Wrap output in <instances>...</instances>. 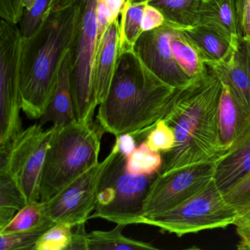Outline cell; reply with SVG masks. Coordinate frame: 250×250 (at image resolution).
<instances>
[{
    "mask_svg": "<svg viewBox=\"0 0 250 250\" xmlns=\"http://www.w3.org/2000/svg\"><path fill=\"white\" fill-rule=\"evenodd\" d=\"M27 205L12 177L5 171H0V229L12 220L16 212Z\"/></svg>",
    "mask_w": 250,
    "mask_h": 250,
    "instance_id": "24",
    "label": "cell"
},
{
    "mask_svg": "<svg viewBox=\"0 0 250 250\" xmlns=\"http://www.w3.org/2000/svg\"><path fill=\"white\" fill-rule=\"evenodd\" d=\"M146 143L153 151L166 153L175 145V134L165 121H161L147 134Z\"/></svg>",
    "mask_w": 250,
    "mask_h": 250,
    "instance_id": "29",
    "label": "cell"
},
{
    "mask_svg": "<svg viewBox=\"0 0 250 250\" xmlns=\"http://www.w3.org/2000/svg\"><path fill=\"white\" fill-rule=\"evenodd\" d=\"M146 2L131 4L125 1L120 19V40L118 55L134 50V46L143 30Z\"/></svg>",
    "mask_w": 250,
    "mask_h": 250,
    "instance_id": "22",
    "label": "cell"
},
{
    "mask_svg": "<svg viewBox=\"0 0 250 250\" xmlns=\"http://www.w3.org/2000/svg\"><path fill=\"white\" fill-rule=\"evenodd\" d=\"M36 0H0V17L11 24H18L23 14L28 11Z\"/></svg>",
    "mask_w": 250,
    "mask_h": 250,
    "instance_id": "31",
    "label": "cell"
},
{
    "mask_svg": "<svg viewBox=\"0 0 250 250\" xmlns=\"http://www.w3.org/2000/svg\"><path fill=\"white\" fill-rule=\"evenodd\" d=\"M249 41H250V38H249Z\"/></svg>",
    "mask_w": 250,
    "mask_h": 250,
    "instance_id": "38",
    "label": "cell"
},
{
    "mask_svg": "<svg viewBox=\"0 0 250 250\" xmlns=\"http://www.w3.org/2000/svg\"><path fill=\"white\" fill-rule=\"evenodd\" d=\"M69 52L61 63L53 96L39 119L42 125L51 122L55 126H62L78 121L70 80Z\"/></svg>",
    "mask_w": 250,
    "mask_h": 250,
    "instance_id": "17",
    "label": "cell"
},
{
    "mask_svg": "<svg viewBox=\"0 0 250 250\" xmlns=\"http://www.w3.org/2000/svg\"><path fill=\"white\" fill-rule=\"evenodd\" d=\"M53 132V125L43 129L40 124H33L0 152V171L12 177L27 204L40 201L42 172Z\"/></svg>",
    "mask_w": 250,
    "mask_h": 250,
    "instance_id": "9",
    "label": "cell"
},
{
    "mask_svg": "<svg viewBox=\"0 0 250 250\" xmlns=\"http://www.w3.org/2000/svg\"><path fill=\"white\" fill-rule=\"evenodd\" d=\"M119 150L123 154L128 156L137 148V143L134 137L130 134H123L116 137Z\"/></svg>",
    "mask_w": 250,
    "mask_h": 250,
    "instance_id": "36",
    "label": "cell"
},
{
    "mask_svg": "<svg viewBox=\"0 0 250 250\" xmlns=\"http://www.w3.org/2000/svg\"><path fill=\"white\" fill-rule=\"evenodd\" d=\"M181 30L208 66L226 61L239 42H233L219 30L203 24H196Z\"/></svg>",
    "mask_w": 250,
    "mask_h": 250,
    "instance_id": "16",
    "label": "cell"
},
{
    "mask_svg": "<svg viewBox=\"0 0 250 250\" xmlns=\"http://www.w3.org/2000/svg\"><path fill=\"white\" fill-rule=\"evenodd\" d=\"M162 165L163 158L160 153L150 150L146 141H143L127 156L125 167L134 175H150L159 173Z\"/></svg>",
    "mask_w": 250,
    "mask_h": 250,
    "instance_id": "26",
    "label": "cell"
},
{
    "mask_svg": "<svg viewBox=\"0 0 250 250\" xmlns=\"http://www.w3.org/2000/svg\"><path fill=\"white\" fill-rule=\"evenodd\" d=\"M197 24L213 27L233 42L241 39L233 0H200Z\"/></svg>",
    "mask_w": 250,
    "mask_h": 250,
    "instance_id": "18",
    "label": "cell"
},
{
    "mask_svg": "<svg viewBox=\"0 0 250 250\" xmlns=\"http://www.w3.org/2000/svg\"><path fill=\"white\" fill-rule=\"evenodd\" d=\"M84 1L49 0L37 30L23 39L21 109L30 119H40L53 96L61 63L80 30Z\"/></svg>",
    "mask_w": 250,
    "mask_h": 250,
    "instance_id": "1",
    "label": "cell"
},
{
    "mask_svg": "<svg viewBox=\"0 0 250 250\" xmlns=\"http://www.w3.org/2000/svg\"><path fill=\"white\" fill-rule=\"evenodd\" d=\"M120 17L106 29L96 49L93 66V93L99 106L109 94L118 58L120 40Z\"/></svg>",
    "mask_w": 250,
    "mask_h": 250,
    "instance_id": "15",
    "label": "cell"
},
{
    "mask_svg": "<svg viewBox=\"0 0 250 250\" xmlns=\"http://www.w3.org/2000/svg\"><path fill=\"white\" fill-rule=\"evenodd\" d=\"M49 0H36L33 6L23 14L20 30L23 39H27L36 32L42 21Z\"/></svg>",
    "mask_w": 250,
    "mask_h": 250,
    "instance_id": "30",
    "label": "cell"
},
{
    "mask_svg": "<svg viewBox=\"0 0 250 250\" xmlns=\"http://www.w3.org/2000/svg\"><path fill=\"white\" fill-rule=\"evenodd\" d=\"M165 20L163 14L157 9L150 5L148 2L146 3L145 8L144 20H143V30L144 32L149 31L161 27L165 24Z\"/></svg>",
    "mask_w": 250,
    "mask_h": 250,
    "instance_id": "34",
    "label": "cell"
},
{
    "mask_svg": "<svg viewBox=\"0 0 250 250\" xmlns=\"http://www.w3.org/2000/svg\"><path fill=\"white\" fill-rule=\"evenodd\" d=\"M52 220L46 213L45 203L39 201L29 203L19 210L12 220L2 229L0 233H12L33 229Z\"/></svg>",
    "mask_w": 250,
    "mask_h": 250,
    "instance_id": "25",
    "label": "cell"
},
{
    "mask_svg": "<svg viewBox=\"0 0 250 250\" xmlns=\"http://www.w3.org/2000/svg\"><path fill=\"white\" fill-rule=\"evenodd\" d=\"M236 13L239 36L249 39L250 36V0H233Z\"/></svg>",
    "mask_w": 250,
    "mask_h": 250,
    "instance_id": "33",
    "label": "cell"
},
{
    "mask_svg": "<svg viewBox=\"0 0 250 250\" xmlns=\"http://www.w3.org/2000/svg\"><path fill=\"white\" fill-rule=\"evenodd\" d=\"M23 38L17 24L0 21V152L23 130L21 76Z\"/></svg>",
    "mask_w": 250,
    "mask_h": 250,
    "instance_id": "7",
    "label": "cell"
},
{
    "mask_svg": "<svg viewBox=\"0 0 250 250\" xmlns=\"http://www.w3.org/2000/svg\"><path fill=\"white\" fill-rule=\"evenodd\" d=\"M57 224L50 220L33 229L12 233H0V250H33L39 238Z\"/></svg>",
    "mask_w": 250,
    "mask_h": 250,
    "instance_id": "27",
    "label": "cell"
},
{
    "mask_svg": "<svg viewBox=\"0 0 250 250\" xmlns=\"http://www.w3.org/2000/svg\"><path fill=\"white\" fill-rule=\"evenodd\" d=\"M222 86L208 67L206 74L177 89L162 120L173 131L175 145L163 153L160 173L197 164L215 163L225 156L217 128Z\"/></svg>",
    "mask_w": 250,
    "mask_h": 250,
    "instance_id": "3",
    "label": "cell"
},
{
    "mask_svg": "<svg viewBox=\"0 0 250 250\" xmlns=\"http://www.w3.org/2000/svg\"><path fill=\"white\" fill-rule=\"evenodd\" d=\"M174 24L165 21L161 27L144 32L134 46V51L145 65L161 80L174 88L186 87L193 80L177 63L170 45Z\"/></svg>",
    "mask_w": 250,
    "mask_h": 250,
    "instance_id": "12",
    "label": "cell"
},
{
    "mask_svg": "<svg viewBox=\"0 0 250 250\" xmlns=\"http://www.w3.org/2000/svg\"><path fill=\"white\" fill-rule=\"evenodd\" d=\"M200 0H149L148 3L157 8L165 20L179 28H188L198 21Z\"/></svg>",
    "mask_w": 250,
    "mask_h": 250,
    "instance_id": "23",
    "label": "cell"
},
{
    "mask_svg": "<svg viewBox=\"0 0 250 250\" xmlns=\"http://www.w3.org/2000/svg\"><path fill=\"white\" fill-rule=\"evenodd\" d=\"M119 151L115 140L107 157L83 172L61 192L45 203L48 216L56 223L75 226L90 219L97 203L104 174Z\"/></svg>",
    "mask_w": 250,
    "mask_h": 250,
    "instance_id": "10",
    "label": "cell"
},
{
    "mask_svg": "<svg viewBox=\"0 0 250 250\" xmlns=\"http://www.w3.org/2000/svg\"><path fill=\"white\" fill-rule=\"evenodd\" d=\"M126 225H117L110 230H94L86 235V250H158L150 243L125 236L123 229Z\"/></svg>",
    "mask_w": 250,
    "mask_h": 250,
    "instance_id": "21",
    "label": "cell"
},
{
    "mask_svg": "<svg viewBox=\"0 0 250 250\" xmlns=\"http://www.w3.org/2000/svg\"><path fill=\"white\" fill-rule=\"evenodd\" d=\"M84 224L75 225L73 228V238L71 250H86V235L87 232L84 228Z\"/></svg>",
    "mask_w": 250,
    "mask_h": 250,
    "instance_id": "35",
    "label": "cell"
},
{
    "mask_svg": "<svg viewBox=\"0 0 250 250\" xmlns=\"http://www.w3.org/2000/svg\"><path fill=\"white\" fill-rule=\"evenodd\" d=\"M176 90L156 77L135 51L119 54L96 124L104 132L115 137L130 134L140 144L164 119Z\"/></svg>",
    "mask_w": 250,
    "mask_h": 250,
    "instance_id": "2",
    "label": "cell"
},
{
    "mask_svg": "<svg viewBox=\"0 0 250 250\" xmlns=\"http://www.w3.org/2000/svg\"><path fill=\"white\" fill-rule=\"evenodd\" d=\"M54 126L42 172L40 201L46 203L99 163L104 131L97 124L76 121Z\"/></svg>",
    "mask_w": 250,
    "mask_h": 250,
    "instance_id": "4",
    "label": "cell"
},
{
    "mask_svg": "<svg viewBox=\"0 0 250 250\" xmlns=\"http://www.w3.org/2000/svg\"><path fill=\"white\" fill-rule=\"evenodd\" d=\"M126 157L119 150L104 174L95 212L90 219L101 218L117 225L143 224L145 198L158 173H130L125 167Z\"/></svg>",
    "mask_w": 250,
    "mask_h": 250,
    "instance_id": "5",
    "label": "cell"
},
{
    "mask_svg": "<svg viewBox=\"0 0 250 250\" xmlns=\"http://www.w3.org/2000/svg\"><path fill=\"white\" fill-rule=\"evenodd\" d=\"M238 210L225 198L214 178L206 187L165 213L146 218L143 225H152L177 236L232 225Z\"/></svg>",
    "mask_w": 250,
    "mask_h": 250,
    "instance_id": "6",
    "label": "cell"
},
{
    "mask_svg": "<svg viewBox=\"0 0 250 250\" xmlns=\"http://www.w3.org/2000/svg\"><path fill=\"white\" fill-rule=\"evenodd\" d=\"M98 1L84 0L81 24L70 51V80L77 121L92 125L97 104L93 93V74L99 43Z\"/></svg>",
    "mask_w": 250,
    "mask_h": 250,
    "instance_id": "8",
    "label": "cell"
},
{
    "mask_svg": "<svg viewBox=\"0 0 250 250\" xmlns=\"http://www.w3.org/2000/svg\"><path fill=\"white\" fill-rule=\"evenodd\" d=\"M239 237L237 248L240 250H250V202L238 210L233 224Z\"/></svg>",
    "mask_w": 250,
    "mask_h": 250,
    "instance_id": "32",
    "label": "cell"
},
{
    "mask_svg": "<svg viewBox=\"0 0 250 250\" xmlns=\"http://www.w3.org/2000/svg\"><path fill=\"white\" fill-rule=\"evenodd\" d=\"M182 29L174 26L170 37L171 49L177 63L191 80L207 73L208 66L203 62L194 45L184 36Z\"/></svg>",
    "mask_w": 250,
    "mask_h": 250,
    "instance_id": "20",
    "label": "cell"
},
{
    "mask_svg": "<svg viewBox=\"0 0 250 250\" xmlns=\"http://www.w3.org/2000/svg\"><path fill=\"white\" fill-rule=\"evenodd\" d=\"M74 226L57 223L42 235L33 250H70Z\"/></svg>",
    "mask_w": 250,
    "mask_h": 250,
    "instance_id": "28",
    "label": "cell"
},
{
    "mask_svg": "<svg viewBox=\"0 0 250 250\" xmlns=\"http://www.w3.org/2000/svg\"><path fill=\"white\" fill-rule=\"evenodd\" d=\"M222 84L217 128L221 147L226 156L250 140V112L227 84Z\"/></svg>",
    "mask_w": 250,
    "mask_h": 250,
    "instance_id": "13",
    "label": "cell"
},
{
    "mask_svg": "<svg viewBox=\"0 0 250 250\" xmlns=\"http://www.w3.org/2000/svg\"><path fill=\"white\" fill-rule=\"evenodd\" d=\"M250 112V43L240 39L230 56L221 63L208 66Z\"/></svg>",
    "mask_w": 250,
    "mask_h": 250,
    "instance_id": "14",
    "label": "cell"
},
{
    "mask_svg": "<svg viewBox=\"0 0 250 250\" xmlns=\"http://www.w3.org/2000/svg\"><path fill=\"white\" fill-rule=\"evenodd\" d=\"M250 172V140L214 163L215 182L226 191Z\"/></svg>",
    "mask_w": 250,
    "mask_h": 250,
    "instance_id": "19",
    "label": "cell"
},
{
    "mask_svg": "<svg viewBox=\"0 0 250 250\" xmlns=\"http://www.w3.org/2000/svg\"><path fill=\"white\" fill-rule=\"evenodd\" d=\"M213 177L214 163L197 164L164 173L159 172L145 198L144 219L176 207L203 189Z\"/></svg>",
    "mask_w": 250,
    "mask_h": 250,
    "instance_id": "11",
    "label": "cell"
},
{
    "mask_svg": "<svg viewBox=\"0 0 250 250\" xmlns=\"http://www.w3.org/2000/svg\"><path fill=\"white\" fill-rule=\"evenodd\" d=\"M149 0H126L127 2L131 4L140 3V2H148Z\"/></svg>",
    "mask_w": 250,
    "mask_h": 250,
    "instance_id": "37",
    "label": "cell"
}]
</instances>
